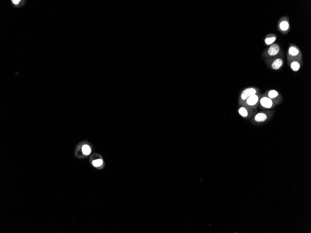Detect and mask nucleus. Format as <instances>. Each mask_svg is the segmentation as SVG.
<instances>
[{
	"label": "nucleus",
	"instance_id": "9b49d317",
	"mask_svg": "<svg viewBox=\"0 0 311 233\" xmlns=\"http://www.w3.org/2000/svg\"><path fill=\"white\" fill-rule=\"evenodd\" d=\"M267 115L264 113H259L255 115L254 120L256 122H262L265 121L267 119Z\"/></svg>",
	"mask_w": 311,
	"mask_h": 233
},
{
	"label": "nucleus",
	"instance_id": "20e7f679",
	"mask_svg": "<svg viewBox=\"0 0 311 233\" xmlns=\"http://www.w3.org/2000/svg\"><path fill=\"white\" fill-rule=\"evenodd\" d=\"M278 29L281 33L287 34L290 29L289 20L287 17H282L279 20L278 25Z\"/></svg>",
	"mask_w": 311,
	"mask_h": 233
},
{
	"label": "nucleus",
	"instance_id": "f03ea898",
	"mask_svg": "<svg viewBox=\"0 0 311 233\" xmlns=\"http://www.w3.org/2000/svg\"><path fill=\"white\" fill-rule=\"evenodd\" d=\"M288 61H302V55L300 49L294 44H291L288 49Z\"/></svg>",
	"mask_w": 311,
	"mask_h": 233
},
{
	"label": "nucleus",
	"instance_id": "ddd939ff",
	"mask_svg": "<svg viewBox=\"0 0 311 233\" xmlns=\"http://www.w3.org/2000/svg\"><path fill=\"white\" fill-rule=\"evenodd\" d=\"M82 151L84 155H89L91 152L90 148L89 146L87 145L83 146V148H82Z\"/></svg>",
	"mask_w": 311,
	"mask_h": 233
},
{
	"label": "nucleus",
	"instance_id": "2eb2a0df",
	"mask_svg": "<svg viewBox=\"0 0 311 233\" xmlns=\"http://www.w3.org/2000/svg\"><path fill=\"white\" fill-rule=\"evenodd\" d=\"M20 1H19V0H18H18H14V1H12V2L14 5H17L19 3Z\"/></svg>",
	"mask_w": 311,
	"mask_h": 233
},
{
	"label": "nucleus",
	"instance_id": "f8f14e48",
	"mask_svg": "<svg viewBox=\"0 0 311 233\" xmlns=\"http://www.w3.org/2000/svg\"><path fill=\"white\" fill-rule=\"evenodd\" d=\"M239 113L243 117H246L248 115V110L245 107H241L239 109Z\"/></svg>",
	"mask_w": 311,
	"mask_h": 233
},
{
	"label": "nucleus",
	"instance_id": "9d476101",
	"mask_svg": "<svg viewBox=\"0 0 311 233\" xmlns=\"http://www.w3.org/2000/svg\"><path fill=\"white\" fill-rule=\"evenodd\" d=\"M266 95V96L270 98L273 101L279 97L280 93L276 90H271L267 92Z\"/></svg>",
	"mask_w": 311,
	"mask_h": 233
},
{
	"label": "nucleus",
	"instance_id": "423d86ee",
	"mask_svg": "<svg viewBox=\"0 0 311 233\" xmlns=\"http://www.w3.org/2000/svg\"><path fill=\"white\" fill-rule=\"evenodd\" d=\"M259 102L260 105L263 108L267 109H271L275 105L274 102L266 96H263L261 97L259 99Z\"/></svg>",
	"mask_w": 311,
	"mask_h": 233
},
{
	"label": "nucleus",
	"instance_id": "0eeeda50",
	"mask_svg": "<svg viewBox=\"0 0 311 233\" xmlns=\"http://www.w3.org/2000/svg\"><path fill=\"white\" fill-rule=\"evenodd\" d=\"M259 99H260V95L257 94L256 95H252L247 98L245 102L247 106L250 107H254L257 106L259 102Z\"/></svg>",
	"mask_w": 311,
	"mask_h": 233
},
{
	"label": "nucleus",
	"instance_id": "1a4fd4ad",
	"mask_svg": "<svg viewBox=\"0 0 311 233\" xmlns=\"http://www.w3.org/2000/svg\"><path fill=\"white\" fill-rule=\"evenodd\" d=\"M301 61H302L294 60L288 61V62L289 63V65L292 70L294 71L297 72L301 67Z\"/></svg>",
	"mask_w": 311,
	"mask_h": 233
},
{
	"label": "nucleus",
	"instance_id": "39448f33",
	"mask_svg": "<svg viewBox=\"0 0 311 233\" xmlns=\"http://www.w3.org/2000/svg\"><path fill=\"white\" fill-rule=\"evenodd\" d=\"M259 90L253 87H249L245 89L241 94V100L245 102L248 97L252 95L258 94Z\"/></svg>",
	"mask_w": 311,
	"mask_h": 233
},
{
	"label": "nucleus",
	"instance_id": "7ed1b4c3",
	"mask_svg": "<svg viewBox=\"0 0 311 233\" xmlns=\"http://www.w3.org/2000/svg\"><path fill=\"white\" fill-rule=\"evenodd\" d=\"M266 61L268 62L270 67L273 70H278L283 65V56H278L273 58L267 59Z\"/></svg>",
	"mask_w": 311,
	"mask_h": 233
},
{
	"label": "nucleus",
	"instance_id": "6e6552de",
	"mask_svg": "<svg viewBox=\"0 0 311 233\" xmlns=\"http://www.w3.org/2000/svg\"><path fill=\"white\" fill-rule=\"evenodd\" d=\"M276 39V35L273 34H268L265 38V43L267 46H270L271 44L275 43Z\"/></svg>",
	"mask_w": 311,
	"mask_h": 233
},
{
	"label": "nucleus",
	"instance_id": "f257e3e1",
	"mask_svg": "<svg viewBox=\"0 0 311 233\" xmlns=\"http://www.w3.org/2000/svg\"><path fill=\"white\" fill-rule=\"evenodd\" d=\"M282 51L280 45L277 43H273L267 48L262 54V55L266 59L273 58L282 55Z\"/></svg>",
	"mask_w": 311,
	"mask_h": 233
},
{
	"label": "nucleus",
	"instance_id": "4468645a",
	"mask_svg": "<svg viewBox=\"0 0 311 233\" xmlns=\"http://www.w3.org/2000/svg\"><path fill=\"white\" fill-rule=\"evenodd\" d=\"M103 162L102 160H101V159H98V160L93 161L92 163H93V165H94L95 167H99V166H101V165H102Z\"/></svg>",
	"mask_w": 311,
	"mask_h": 233
}]
</instances>
